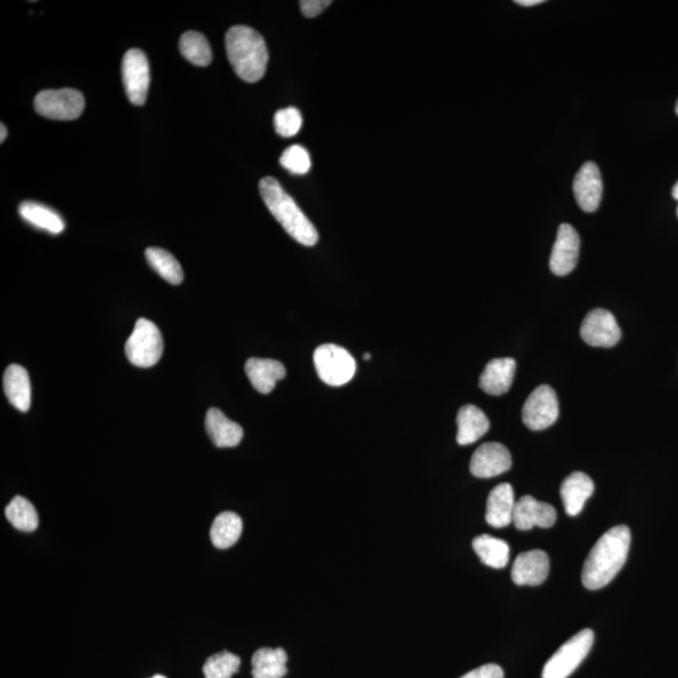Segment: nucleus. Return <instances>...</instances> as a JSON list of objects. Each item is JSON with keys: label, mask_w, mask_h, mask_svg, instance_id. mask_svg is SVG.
I'll return each instance as SVG.
<instances>
[{"label": "nucleus", "mask_w": 678, "mask_h": 678, "mask_svg": "<svg viewBox=\"0 0 678 678\" xmlns=\"http://www.w3.org/2000/svg\"><path fill=\"white\" fill-rule=\"evenodd\" d=\"M490 429L488 417L479 407L466 405L461 407L458 414V444L471 445L483 437Z\"/></svg>", "instance_id": "22"}, {"label": "nucleus", "mask_w": 678, "mask_h": 678, "mask_svg": "<svg viewBox=\"0 0 678 678\" xmlns=\"http://www.w3.org/2000/svg\"><path fill=\"white\" fill-rule=\"evenodd\" d=\"M287 662L283 648H260L252 658L253 678H283L288 673Z\"/></svg>", "instance_id": "23"}, {"label": "nucleus", "mask_w": 678, "mask_h": 678, "mask_svg": "<svg viewBox=\"0 0 678 678\" xmlns=\"http://www.w3.org/2000/svg\"><path fill=\"white\" fill-rule=\"evenodd\" d=\"M559 416L558 397L552 387L543 385L535 388L525 401L523 421L528 429L542 431L552 426Z\"/></svg>", "instance_id": "9"}, {"label": "nucleus", "mask_w": 678, "mask_h": 678, "mask_svg": "<svg viewBox=\"0 0 678 678\" xmlns=\"http://www.w3.org/2000/svg\"><path fill=\"white\" fill-rule=\"evenodd\" d=\"M460 678H504V671L495 663H489V665H484L475 670L466 673L463 677Z\"/></svg>", "instance_id": "34"}, {"label": "nucleus", "mask_w": 678, "mask_h": 678, "mask_svg": "<svg viewBox=\"0 0 678 678\" xmlns=\"http://www.w3.org/2000/svg\"><path fill=\"white\" fill-rule=\"evenodd\" d=\"M259 191L270 213L294 240L306 247H313L318 243L319 235L316 226L307 218L292 196L283 190L277 180L269 176L264 178L260 181Z\"/></svg>", "instance_id": "3"}, {"label": "nucleus", "mask_w": 678, "mask_h": 678, "mask_svg": "<svg viewBox=\"0 0 678 678\" xmlns=\"http://www.w3.org/2000/svg\"><path fill=\"white\" fill-rule=\"evenodd\" d=\"M19 215L28 224L54 235L61 234L66 228L65 221L60 214L46 205L32 203V201H26L19 206Z\"/></svg>", "instance_id": "24"}, {"label": "nucleus", "mask_w": 678, "mask_h": 678, "mask_svg": "<svg viewBox=\"0 0 678 678\" xmlns=\"http://www.w3.org/2000/svg\"><path fill=\"white\" fill-rule=\"evenodd\" d=\"M180 52L195 66L206 67L213 61V52L203 34L186 32L180 38Z\"/></svg>", "instance_id": "28"}, {"label": "nucleus", "mask_w": 678, "mask_h": 678, "mask_svg": "<svg viewBox=\"0 0 678 678\" xmlns=\"http://www.w3.org/2000/svg\"><path fill=\"white\" fill-rule=\"evenodd\" d=\"M226 54L230 65L243 81L262 80L267 71L269 54L264 38L247 26H235L225 36Z\"/></svg>", "instance_id": "2"}, {"label": "nucleus", "mask_w": 678, "mask_h": 678, "mask_svg": "<svg viewBox=\"0 0 678 678\" xmlns=\"http://www.w3.org/2000/svg\"><path fill=\"white\" fill-rule=\"evenodd\" d=\"M152 678H166V677L161 676V675H157V676H154V677H152Z\"/></svg>", "instance_id": "39"}, {"label": "nucleus", "mask_w": 678, "mask_h": 678, "mask_svg": "<svg viewBox=\"0 0 678 678\" xmlns=\"http://www.w3.org/2000/svg\"><path fill=\"white\" fill-rule=\"evenodd\" d=\"M676 113H677V116H678V101L676 103Z\"/></svg>", "instance_id": "40"}, {"label": "nucleus", "mask_w": 678, "mask_h": 678, "mask_svg": "<svg viewBox=\"0 0 678 678\" xmlns=\"http://www.w3.org/2000/svg\"><path fill=\"white\" fill-rule=\"evenodd\" d=\"M621 334L616 318L606 309H594L589 312L581 327L583 341L592 347L616 346Z\"/></svg>", "instance_id": "10"}, {"label": "nucleus", "mask_w": 678, "mask_h": 678, "mask_svg": "<svg viewBox=\"0 0 678 678\" xmlns=\"http://www.w3.org/2000/svg\"><path fill=\"white\" fill-rule=\"evenodd\" d=\"M363 360L365 361L371 360V353H365V355H363Z\"/></svg>", "instance_id": "38"}, {"label": "nucleus", "mask_w": 678, "mask_h": 678, "mask_svg": "<svg viewBox=\"0 0 678 678\" xmlns=\"http://www.w3.org/2000/svg\"><path fill=\"white\" fill-rule=\"evenodd\" d=\"M6 515L14 528L22 532H33L38 527L36 508L22 496H16L7 506Z\"/></svg>", "instance_id": "29"}, {"label": "nucleus", "mask_w": 678, "mask_h": 678, "mask_svg": "<svg viewBox=\"0 0 678 678\" xmlns=\"http://www.w3.org/2000/svg\"><path fill=\"white\" fill-rule=\"evenodd\" d=\"M517 362L513 358H496L486 365L480 377L481 390L491 396H501L513 385Z\"/></svg>", "instance_id": "17"}, {"label": "nucleus", "mask_w": 678, "mask_h": 678, "mask_svg": "<svg viewBox=\"0 0 678 678\" xmlns=\"http://www.w3.org/2000/svg\"><path fill=\"white\" fill-rule=\"evenodd\" d=\"M122 80L125 92L132 105L146 102L150 87V66L146 54L140 49H130L122 61Z\"/></svg>", "instance_id": "8"}, {"label": "nucleus", "mask_w": 678, "mask_h": 678, "mask_svg": "<svg viewBox=\"0 0 678 678\" xmlns=\"http://www.w3.org/2000/svg\"><path fill=\"white\" fill-rule=\"evenodd\" d=\"M672 195H673V198H675L678 201V181H677L676 185L673 186ZM677 215H678V208H677Z\"/></svg>", "instance_id": "37"}, {"label": "nucleus", "mask_w": 678, "mask_h": 678, "mask_svg": "<svg viewBox=\"0 0 678 678\" xmlns=\"http://www.w3.org/2000/svg\"><path fill=\"white\" fill-rule=\"evenodd\" d=\"M162 352L164 339L160 329L149 319H139L125 346L129 361L136 367L150 368L160 361Z\"/></svg>", "instance_id": "4"}, {"label": "nucleus", "mask_w": 678, "mask_h": 678, "mask_svg": "<svg viewBox=\"0 0 678 678\" xmlns=\"http://www.w3.org/2000/svg\"><path fill=\"white\" fill-rule=\"evenodd\" d=\"M206 431L211 441L220 449L235 447L243 440L242 426L226 417L219 409H210L205 419Z\"/></svg>", "instance_id": "20"}, {"label": "nucleus", "mask_w": 678, "mask_h": 678, "mask_svg": "<svg viewBox=\"0 0 678 678\" xmlns=\"http://www.w3.org/2000/svg\"><path fill=\"white\" fill-rule=\"evenodd\" d=\"M314 366L319 378L329 386L346 385L355 376V358L343 347L337 345L319 346L314 351Z\"/></svg>", "instance_id": "5"}, {"label": "nucleus", "mask_w": 678, "mask_h": 678, "mask_svg": "<svg viewBox=\"0 0 678 678\" xmlns=\"http://www.w3.org/2000/svg\"><path fill=\"white\" fill-rule=\"evenodd\" d=\"M240 658L234 653L223 651L208 658L203 671L205 678H232L238 672Z\"/></svg>", "instance_id": "30"}, {"label": "nucleus", "mask_w": 678, "mask_h": 678, "mask_svg": "<svg viewBox=\"0 0 678 678\" xmlns=\"http://www.w3.org/2000/svg\"><path fill=\"white\" fill-rule=\"evenodd\" d=\"M331 4V0H302L299 6H301L304 17L314 18L326 11Z\"/></svg>", "instance_id": "33"}, {"label": "nucleus", "mask_w": 678, "mask_h": 678, "mask_svg": "<svg viewBox=\"0 0 678 678\" xmlns=\"http://www.w3.org/2000/svg\"><path fill=\"white\" fill-rule=\"evenodd\" d=\"M574 196L579 208L586 213H594L599 208L603 195L601 171L594 162H586L579 169L573 183Z\"/></svg>", "instance_id": "13"}, {"label": "nucleus", "mask_w": 678, "mask_h": 678, "mask_svg": "<svg viewBox=\"0 0 678 678\" xmlns=\"http://www.w3.org/2000/svg\"><path fill=\"white\" fill-rule=\"evenodd\" d=\"M512 455L499 442H486L474 452L470 461L471 474L480 479L495 478L512 468Z\"/></svg>", "instance_id": "11"}, {"label": "nucleus", "mask_w": 678, "mask_h": 678, "mask_svg": "<svg viewBox=\"0 0 678 678\" xmlns=\"http://www.w3.org/2000/svg\"><path fill=\"white\" fill-rule=\"evenodd\" d=\"M145 255L151 268L154 269L161 278H164L166 282L173 284V286H179V284L183 282V268H181L180 263L173 254L166 252L164 249L149 248L146 250Z\"/></svg>", "instance_id": "27"}, {"label": "nucleus", "mask_w": 678, "mask_h": 678, "mask_svg": "<svg viewBox=\"0 0 678 678\" xmlns=\"http://www.w3.org/2000/svg\"><path fill=\"white\" fill-rule=\"evenodd\" d=\"M475 553L485 565L494 569H503L509 563L510 548L503 539L484 534L473 540Z\"/></svg>", "instance_id": "26"}, {"label": "nucleus", "mask_w": 678, "mask_h": 678, "mask_svg": "<svg viewBox=\"0 0 678 678\" xmlns=\"http://www.w3.org/2000/svg\"><path fill=\"white\" fill-rule=\"evenodd\" d=\"M3 385L11 405L19 411L27 412L31 407L32 390L26 368L19 365L9 366L4 373Z\"/></svg>", "instance_id": "21"}, {"label": "nucleus", "mask_w": 678, "mask_h": 678, "mask_svg": "<svg viewBox=\"0 0 678 678\" xmlns=\"http://www.w3.org/2000/svg\"><path fill=\"white\" fill-rule=\"evenodd\" d=\"M594 633L592 630H583L564 643L552 658L545 663L543 678H568L577 670L584 658L592 650Z\"/></svg>", "instance_id": "6"}, {"label": "nucleus", "mask_w": 678, "mask_h": 678, "mask_svg": "<svg viewBox=\"0 0 678 678\" xmlns=\"http://www.w3.org/2000/svg\"><path fill=\"white\" fill-rule=\"evenodd\" d=\"M515 501L513 486L500 484L489 494L486 504V523L493 528H505L513 523Z\"/></svg>", "instance_id": "16"}, {"label": "nucleus", "mask_w": 678, "mask_h": 678, "mask_svg": "<svg viewBox=\"0 0 678 678\" xmlns=\"http://www.w3.org/2000/svg\"><path fill=\"white\" fill-rule=\"evenodd\" d=\"M581 249V239L572 225L559 226L557 240H555L552 255H550V270L558 277L572 273L577 267Z\"/></svg>", "instance_id": "12"}, {"label": "nucleus", "mask_w": 678, "mask_h": 678, "mask_svg": "<svg viewBox=\"0 0 678 678\" xmlns=\"http://www.w3.org/2000/svg\"><path fill=\"white\" fill-rule=\"evenodd\" d=\"M550 562L543 550H529L519 554L512 568L513 582L517 586H540L549 576Z\"/></svg>", "instance_id": "14"}, {"label": "nucleus", "mask_w": 678, "mask_h": 678, "mask_svg": "<svg viewBox=\"0 0 678 678\" xmlns=\"http://www.w3.org/2000/svg\"><path fill=\"white\" fill-rule=\"evenodd\" d=\"M280 165L293 175H306L311 171V156L306 147L293 145L280 156Z\"/></svg>", "instance_id": "31"}, {"label": "nucleus", "mask_w": 678, "mask_h": 678, "mask_svg": "<svg viewBox=\"0 0 678 678\" xmlns=\"http://www.w3.org/2000/svg\"><path fill=\"white\" fill-rule=\"evenodd\" d=\"M593 491V480L587 474L577 471L569 475L560 486V496H562L565 513L569 517H577L581 514L587 500L593 495Z\"/></svg>", "instance_id": "18"}, {"label": "nucleus", "mask_w": 678, "mask_h": 678, "mask_svg": "<svg viewBox=\"0 0 678 678\" xmlns=\"http://www.w3.org/2000/svg\"><path fill=\"white\" fill-rule=\"evenodd\" d=\"M631 547V530L626 525L609 529L589 553L582 571L583 586L589 591L608 586L626 564Z\"/></svg>", "instance_id": "1"}, {"label": "nucleus", "mask_w": 678, "mask_h": 678, "mask_svg": "<svg viewBox=\"0 0 678 678\" xmlns=\"http://www.w3.org/2000/svg\"><path fill=\"white\" fill-rule=\"evenodd\" d=\"M557 520V512L552 505L543 503L533 496H523L514 509L513 524L518 530H530L534 527L548 529Z\"/></svg>", "instance_id": "15"}, {"label": "nucleus", "mask_w": 678, "mask_h": 678, "mask_svg": "<svg viewBox=\"0 0 678 678\" xmlns=\"http://www.w3.org/2000/svg\"><path fill=\"white\" fill-rule=\"evenodd\" d=\"M245 373L255 390L267 395L274 390L278 381L286 377L287 370L283 363L269 358H250L245 363Z\"/></svg>", "instance_id": "19"}, {"label": "nucleus", "mask_w": 678, "mask_h": 678, "mask_svg": "<svg viewBox=\"0 0 678 678\" xmlns=\"http://www.w3.org/2000/svg\"><path fill=\"white\" fill-rule=\"evenodd\" d=\"M242 532L243 522L239 515L232 512L221 513L211 525V542L218 549H228L238 542Z\"/></svg>", "instance_id": "25"}, {"label": "nucleus", "mask_w": 678, "mask_h": 678, "mask_svg": "<svg viewBox=\"0 0 678 678\" xmlns=\"http://www.w3.org/2000/svg\"><path fill=\"white\" fill-rule=\"evenodd\" d=\"M0 130H2V135H0V141L4 142V140L7 139L8 135L7 127L2 124L0 125Z\"/></svg>", "instance_id": "36"}, {"label": "nucleus", "mask_w": 678, "mask_h": 678, "mask_svg": "<svg viewBox=\"0 0 678 678\" xmlns=\"http://www.w3.org/2000/svg\"><path fill=\"white\" fill-rule=\"evenodd\" d=\"M303 125L301 111L296 107L279 110L274 116L275 132L282 137H293L299 134Z\"/></svg>", "instance_id": "32"}, {"label": "nucleus", "mask_w": 678, "mask_h": 678, "mask_svg": "<svg viewBox=\"0 0 678 678\" xmlns=\"http://www.w3.org/2000/svg\"><path fill=\"white\" fill-rule=\"evenodd\" d=\"M515 3L523 7H534L538 6V4H543L544 0H518V2Z\"/></svg>", "instance_id": "35"}, {"label": "nucleus", "mask_w": 678, "mask_h": 678, "mask_svg": "<svg viewBox=\"0 0 678 678\" xmlns=\"http://www.w3.org/2000/svg\"><path fill=\"white\" fill-rule=\"evenodd\" d=\"M85 97L72 88L63 90H47L38 93L34 100V108L46 119L71 121L76 120L85 110Z\"/></svg>", "instance_id": "7"}]
</instances>
